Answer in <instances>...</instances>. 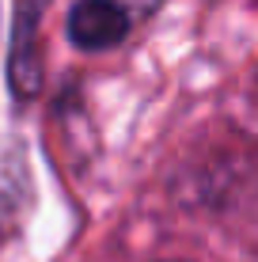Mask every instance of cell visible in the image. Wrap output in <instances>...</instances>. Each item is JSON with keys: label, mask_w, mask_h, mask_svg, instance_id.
<instances>
[{"label": "cell", "mask_w": 258, "mask_h": 262, "mask_svg": "<svg viewBox=\"0 0 258 262\" xmlns=\"http://www.w3.org/2000/svg\"><path fill=\"white\" fill-rule=\"evenodd\" d=\"M129 34V15L118 0H80L68 12V38L80 50H110Z\"/></svg>", "instance_id": "6da1fadb"}]
</instances>
